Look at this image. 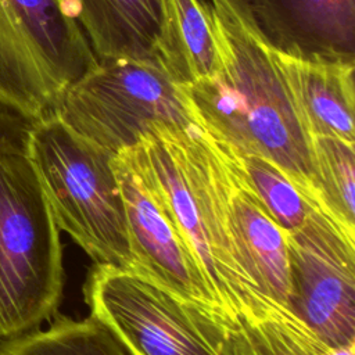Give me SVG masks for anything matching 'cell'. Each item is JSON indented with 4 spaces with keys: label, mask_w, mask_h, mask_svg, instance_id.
I'll use <instances>...</instances> for the list:
<instances>
[{
    "label": "cell",
    "mask_w": 355,
    "mask_h": 355,
    "mask_svg": "<svg viewBox=\"0 0 355 355\" xmlns=\"http://www.w3.org/2000/svg\"><path fill=\"white\" fill-rule=\"evenodd\" d=\"M219 67L182 87L201 126L240 155L277 164L306 196H318L311 136L305 130L273 49L244 0H211ZM180 87V86H179Z\"/></svg>",
    "instance_id": "1"
},
{
    "label": "cell",
    "mask_w": 355,
    "mask_h": 355,
    "mask_svg": "<svg viewBox=\"0 0 355 355\" xmlns=\"http://www.w3.org/2000/svg\"><path fill=\"white\" fill-rule=\"evenodd\" d=\"M204 279L227 322L263 318L275 304L250 279L226 222L220 166L201 128L157 125L140 139Z\"/></svg>",
    "instance_id": "2"
},
{
    "label": "cell",
    "mask_w": 355,
    "mask_h": 355,
    "mask_svg": "<svg viewBox=\"0 0 355 355\" xmlns=\"http://www.w3.org/2000/svg\"><path fill=\"white\" fill-rule=\"evenodd\" d=\"M25 153L60 232L94 263L135 272L125 204L112 166L115 154L53 114L33 122Z\"/></svg>",
    "instance_id": "3"
},
{
    "label": "cell",
    "mask_w": 355,
    "mask_h": 355,
    "mask_svg": "<svg viewBox=\"0 0 355 355\" xmlns=\"http://www.w3.org/2000/svg\"><path fill=\"white\" fill-rule=\"evenodd\" d=\"M64 291L60 229L24 148H0V340L50 322Z\"/></svg>",
    "instance_id": "4"
},
{
    "label": "cell",
    "mask_w": 355,
    "mask_h": 355,
    "mask_svg": "<svg viewBox=\"0 0 355 355\" xmlns=\"http://www.w3.org/2000/svg\"><path fill=\"white\" fill-rule=\"evenodd\" d=\"M97 64L67 0H0V105L36 122Z\"/></svg>",
    "instance_id": "5"
},
{
    "label": "cell",
    "mask_w": 355,
    "mask_h": 355,
    "mask_svg": "<svg viewBox=\"0 0 355 355\" xmlns=\"http://www.w3.org/2000/svg\"><path fill=\"white\" fill-rule=\"evenodd\" d=\"M53 115L116 154L157 125L201 128L182 87L155 61L107 60L60 96Z\"/></svg>",
    "instance_id": "6"
},
{
    "label": "cell",
    "mask_w": 355,
    "mask_h": 355,
    "mask_svg": "<svg viewBox=\"0 0 355 355\" xmlns=\"http://www.w3.org/2000/svg\"><path fill=\"white\" fill-rule=\"evenodd\" d=\"M83 295L133 355H229L223 320L139 273L94 263Z\"/></svg>",
    "instance_id": "7"
},
{
    "label": "cell",
    "mask_w": 355,
    "mask_h": 355,
    "mask_svg": "<svg viewBox=\"0 0 355 355\" xmlns=\"http://www.w3.org/2000/svg\"><path fill=\"white\" fill-rule=\"evenodd\" d=\"M287 309L330 347L355 344V227L312 198L305 220L286 232Z\"/></svg>",
    "instance_id": "8"
},
{
    "label": "cell",
    "mask_w": 355,
    "mask_h": 355,
    "mask_svg": "<svg viewBox=\"0 0 355 355\" xmlns=\"http://www.w3.org/2000/svg\"><path fill=\"white\" fill-rule=\"evenodd\" d=\"M112 166L125 204L135 273L227 322L175 219L141 141L118 151Z\"/></svg>",
    "instance_id": "9"
},
{
    "label": "cell",
    "mask_w": 355,
    "mask_h": 355,
    "mask_svg": "<svg viewBox=\"0 0 355 355\" xmlns=\"http://www.w3.org/2000/svg\"><path fill=\"white\" fill-rule=\"evenodd\" d=\"M209 139L220 166L226 222L239 261L266 298L287 308L290 276L286 232L254 190L237 154Z\"/></svg>",
    "instance_id": "10"
},
{
    "label": "cell",
    "mask_w": 355,
    "mask_h": 355,
    "mask_svg": "<svg viewBox=\"0 0 355 355\" xmlns=\"http://www.w3.org/2000/svg\"><path fill=\"white\" fill-rule=\"evenodd\" d=\"M279 53L355 62V0H244Z\"/></svg>",
    "instance_id": "11"
},
{
    "label": "cell",
    "mask_w": 355,
    "mask_h": 355,
    "mask_svg": "<svg viewBox=\"0 0 355 355\" xmlns=\"http://www.w3.org/2000/svg\"><path fill=\"white\" fill-rule=\"evenodd\" d=\"M273 57L308 135L355 143V62Z\"/></svg>",
    "instance_id": "12"
},
{
    "label": "cell",
    "mask_w": 355,
    "mask_h": 355,
    "mask_svg": "<svg viewBox=\"0 0 355 355\" xmlns=\"http://www.w3.org/2000/svg\"><path fill=\"white\" fill-rule=\"evenodd\" d=\"M97 61H155L165 0H67Z\"/></svg>",
    "instance_id": "13"
},
{
    "label": "cell",
    "mask_w": 355,
    "mask_h": 355,
    "mask_svg": "<svg viewBox=\"0 0 355 355\" xmlns=\"http://www.w3.org/2000/svg\"><path fill=\"white\" fill-rule=\"evenodd\" d=\"M155 62L180 87L214 76L219 53L208 3L165 0Z\"/></svg>",
    "instance_id": "14"
},
{
    "label": "cell",
    "mask_w": 355,
    "mask_h": 355,
    "mask_svg": "<svg viewBox=\"0 0 355 355\" xmlns=\"http://www.w3.org/2000/svg\"><path fill=\"white\" fill-rule=\"evenodd\" d=\"M222 326L229 355H324L330 347L277 302L261 319L222 322Z\"/></svg>",
    "instance_id": "15"
},
{
    "label": "cell",
    "mask_w": 355,
    "mask_h": 355,
    "mask_svg": "<svg viewBox=\"0 0 355 355\" xmlns=\"http://www.w3.org/2000/svg\"><path fill=\"white\" fill-rule=\"evenodd\" d=\"M0 355H133L98 318L75 320L55 315L47 329L0 340Z\"/></svg>",
    "instance_id": "16"
},
{
    "label": "cell",
    "mask_w": 355,
    "mask_h": 355,
    "mask_svg": "<svg viewBox=\"0 0 355 355\" xmlns=\"http://www.w3.org/2000/svg\"><path fill=\"white\" fill-rule=\"evenodd\" d=\"M315 186L323 205L345 225L355 227V143L312 136Z\"/></svg>",
    "instance_id": "17"
},
{
    "label": "cell",
    "mask_w": 355,
    "mask_h": 355,
    "mask_svg": "<svg viewBox=\"0 0 355 355\" xmlns=\"http://www.w3.org/2000/svg\"><path fill=\"white\" fill-rule=\"evenodd\" d=\"M237 157L276 223L284 232L297 229L305 220L316 196H306L287 172L265 157L252 154H237Z\"/></svg>",
    "instance_id": "18"
},
{
    "label": "cell",
    "mask_w": 355,
    "mask_h": 355,
    "mask_svg": "<svg viewBox=\"0 0 355 355\" xmlns=\"http://www.w3.org/2000/svg\"><path fill=\"white\" fill-rule=\"evenodd\" d=\"M33 122L0 105V148H26Z\"/></svg>",
    "instance_id": "19"
},
{
    "label": "cell",
    "mask_w": 355,
    "mask_h": 355,
    "mask_svg": "<svg viewBox=\"0 0 355 355\" xmlns=\"http://www.w3.org/2000/svg\"><path fill=\"white\" fill-rule=\"evenodd\" d=\"M324 355H355V344L345 347H329Z\"/></svg>",
    "instance_id": "20"
}]
</instances>
